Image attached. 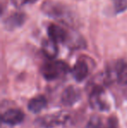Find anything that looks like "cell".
Wrapping results in <instances>:
<instances>
[{"label":"cell","instance_id":"obj_1","mask_svg":"<svg viewBox=\"0 0 127 128\" xmlns=\"http://www.w3.org/2000/svg\"><path fill=\"white\" fill-rule=\"evenodd\" d=\"M105 81L108 84L118 83L120 86H127V62L123 59L113 62L105 74Z\"/></svg>","mask_w":127,"mask_h":128},{"label":"cell","instance_id":"obj_2","mask_svg":"<svg viewBox=\"0 0 127 128\" xmlns=\"http://www.w3.org/2000/svg\"><path fill=\"white\" fill-rule=\"evenodd\" d=\"M70 72V68L62 60L50 59L41 67V74L47 80H55L65 76Z\"/></svg>","mask_w":127,"mask_h":128},{"label":"cell","instance_id":"obj_3","mask_svg":"<svg viewBox=\"0 0 127 128\" xmlns=\"http://www.w3.org/2000/svg\"><path fill=\"white\" fill-rule=\"evenodd\" d=\"M46 30H47L48 38L52 40L56 44L61 43V44H66L70 46L74 42H76L73 40V38L70 34L69 30H66L64 27L54 23H50Z\"/></svg>","mask_w":127,"mask_h":128},{"label":"cell","instance_id":"obj_4","mask_svg":"<svg viewBox=\"0 0 127 128\" xmlns=\"http://www.w3.org/2000/svg\"><path fill=\"white\" fill-rule=\"evenodd\" d=\"M42 10L44 13L49 15L50 17H52L54 18H59V20H67L70 21V12L64 7L62 4L58 3L47 1L44 3L42 6ZM65 22V21H64Z\"/></svg>","mask_w":127,"mask_h":128},{"label":"cell","instance_id":"obj_5","mask_svg":"<svg viewBox=\"0 0 127 128\" xmlns=\"http://www.w3.org/2000/svg\"><path fill=\"white\" fill-rule=\"evenodd\" d=\"M103 88L101 86H95L91 92L90 94V104L93 109L98 111H107L109 110V104L104 98Z\"/></svg>","mask_w":127,"mask_h":128},{"label":"cell","instance_id":"obj_6","mask_svg":"<svg viewBox=\"0 0 127 128\" xmlns=\"http://www.w3.org/2000/svg\"><path fill=\"white\" fill-rule=\"evenodd\" d=\"M71 72L75 80L78 82H81V81L85 80L89 75L90 68H89V66L85 59L84 58H80L75 63Z\"/></svg>","mask_w":127,"mask_h":128},{"label":"cell","instance_id":"obj_7","mask_svg":"<svg viewBox=\"0 0 127 128\" xmlns=\"http://www.w3.org/2000/svg\"><path fill=\"white\" fill-rule=\"evenodd\" d=\"M24 120V113L21 110L11 108L2 114V122L9 126H16L22 123Z\"/></svg>","mask_w":127,"mask_h":128},{"label":"cell","instance_id":"obj_8","mask_svg":"<svg viewBox=\"0 0 127 128\" xmlns=\"http://www.w3.org/2000/svg\"><path fill=\"white\" fill-rule=\"evenodd\" d=\"M25 14L20 12H15L8 15L3 19V26L8 30H13L22 26L25 22Z\"/></svg>","mask_w":127,"mask_h":128},{"label":"cell","instance_id":"obj_9","mask_svg":"<svg viewBox=\"0 0 127 128\" xmlns=\"http://www.w3.org/2000/svg\"><path fill=\"white\" fill-rule=\"evenodd\" d=\"M68 118V116L63 113H56V114L48 115V116L43 117V118L37 120V122L41 126H44L46 128H51L55 126L63 124L66 121Z\"/></svg>","mask_w":127,"mask_h":128},{"label":"cell","instance_id":"obj_10","mask_svg":"<svg viewBox=\"0 0 127 128\" xmlns=\"http://www.w3.org/2000/svg\"><path fill=\"white\" fill-rule=\"evenodd\" d=\"M80 98V92L73 86H69L64 90L61 96V101L64 106H72Z\"/></svg>","mask_w":127,"mask_h":128},{"label":"cell","instance_id":"obj_11","mask_svg":"<svg viewBox=\"0 0 127 128\" xmlns=\"http://www.w3.org/2000/svg\"><path fill=\"white\" fill-rule=\"evenodd\" d=\"M58 44L53 42L50 38L44 39L42 42V52L45 57H47L49 59H54L56 56L58 55Z\"/></svg>","mask_w":127,"mask_h":128},{"label":"cell","instance_id":"obj_12","mask_svg":"<svg viewBox=\"0 0 127 128\" xmlns=\"http://www.w3.org/2000/svg\"><path fill=\"white\" fill-rule=\"evenodd\" d=\"M47 106V100L44 96L39 95L31 98L28 103V109L33 113H38Z\"/></svg>","mask_w":127,"mask_h":128},{"label":"cell","instance_id":"obj_13","mask_svg":"<svg viewBox=\"0 0 127 128\" xmlns=\"http://www.w3.org/2000/svg\"><path fill=\"white\" fill-rule=\"evenodd\" d=\"M85 128H103V123L98 116H93L89 120Z\"/></svg>","mask_w":127,"mask_h":128},{"label":"cell","instance_id":"obj_14","mask_svg":"<svg viewBox=\"0 0 127 128\" xmlns=\"http://www.w3.org/2000/svg\"><path fill=\"white\" fill-rule=\"evenodd\" d=\"M116 12H122L127 8V0H113Z\"/></svg>","mask_w":127,"mask_h":128},{"label":"cell","instance_id":"obj_15","mask_svg":"<svg viewBox=\"0 0 127 128\" xmlns=\"http://www.w3.org/2000/svg\"><path fill=\"white\" fill-rule=\"evenodd\" d=\"M37 1V0H10L12 4L15 5L17 8H20L26 4H32Z\"/></svg>","mask_w":127,"mask_h":128},{"label":"cell","instance_id":"obj_16","mask_svg":"<svg viewBox=\"0 0 127 128\" xmlns=\"http://www.w3.org/2000/svg\"><path fill=\"white\" fill-rule=\"evenodd\" d=\"M103 128H118V121L115 118L111 117L108 118L106 124L103 126Z\"/></svg>","mask_w":127,"mask_h":128}]
</instances>
